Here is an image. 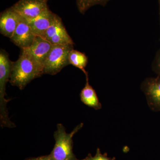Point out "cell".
Listing matches in <instances>:
<instances>
[{
    "label": "cell",
    "mask_w": 160,
    "mask_h": 160,
    "mask_svg": "<svg viewBox=\"0 0 160 160\" xmlns=\"http://www.w3.org/2000/svg\"><path fill=\"white\" fill-rule=\"evenodd\" d=\"M83 125V123H81L70 133H68L62 124H58L57 129L54 133L55 144L54 148L49 154L52 159L80 160L77 159L73 153L72 138L82 128Z\"/></svg>",
    "instance_id": "obj_2"
},
{
    "label": "cell",
    "mask_w": 160,
    "mask_h": 160,
    "mask_svg": "<svg viewBox=\"0 0 160 160\" xmlns=\"http://www.w3.org/2000/svg\"><path fill=\"white\" fill-rule=\"evenodd\" d=\"M86 76V84L80 93L81 101L86 106L95 110H99L102 108V104L100 102L95 90L89 84L88 74Z\"/></svg>",
    "instance_id": "obj_11"
},
{
    "label": "cell",
    "mask_w": 160,
    "mask_h": 160,
    "mask_svg": "<svg viewBox=\"0 0 160 160\" xmlns=\"http://www.w3.org/2000/svg\"><path fill=\"white\" fill-rule=\"evenodd\" d=\"M69 64L81 69L85 75L88 74L85 69L88 63V58L85 53L72 49L69 54Z\"/></svg>",
    "instance_id": "obj_12"
},
{
    "label": "cell",
    "mask_w": 160,
    "mask_h": 160,
    "mask_svg": "<svg viewBox=\"0 0 160 160\" xmlns=\"http://www.w3.org/2000/svg\"><path fill=\"white\" fill-rule=\"evenodd\" d=\"M21 17L11 7L1 13L0 32L1 34L10 38L19 23Z\"/></svg>",
    "instance_id": "obj_9"
},
{
    "label": "cell",
    "mask_w": 160,
    "mask_h": 160,
    "mask_svg": "<svg viewBox=\"0 0 160 160\" xmlns=\"http://www.w3.org/2000/svg\"><path fill=\"white\" fill-rule=\"evenodd\" d=\"M25 160H52L50 158L49 155H48L43 156L39 157L37 158H32L26 159Z\"/></svg>",
    "instance_id": "obj_18"
},
{
    "label": "cell",
    "mask_w": 160,
    "mask_h": 160,
    "mask_svg": "<svg viewBox=\"0 0 160 160\" xmlns=\"http://www.w3.org/2000/svg\"><path fill=\"white\" fill-rule=\"evenodd\" d=\"M116 158L108 157L106 152L102 154L99 148H98L96 154L94 156H92L90 153H89L85 159L80 160H115Z\"/></svg>",
    "instance_id": "obj_16"
},
{
    "label": "cell",
    "mask_w": 160,
    "mask_h": 160,
    "mask_svg": "<svg viewBox=\"0 0 160 160\" xmlns=\"http://www.w3.org/2000/svg\"><path fill=\"white\" fill-rule=\"evenodd\" d=\"M48 0H19L11 7L27 21L35 18L48 8Z\"/></svg>",
    "instance_id": "obj_5"
},
{
    "label": "cell",
    "mask_w": 160,
    "mask_h": 160,
    "mask_svg": "<svg viewBox=\"0 0 160 160\" xmlns=\"http://www.w3.org/2000/svg\"><path fill=\"white\" fill-rule=\"evenodd\" d=\"M43 74L44 67L22 50L18 59L12 62L9 82L12 86L22 90L32 80Z\"/></svg>",
    "instance_id": "obj_1"
},
{
    "label": "cell",
    "mask_w": 160,
    "mask_h": 160,
    "mask_svg": "<svg viewBox=\"0 0 160 160\" xmlns=\"http://www.w3.org/2000/svg\"><path fill=\"white\" fill-rule=\"evenodd\" d=\"M52 45H74V42L65 27L49 40Z\"/></svg>",
    "instance_id": "obj_13"
},
{
    "label": "cell",
    "mask_w": 160,
    "mask_h": 160,
    "mask_svg": "<svg viewBox=\"0 0 160 160\" xmlns=\"http://www.w3.org/2000/svg\"><path fill=\"white\" fill-rule=\"evenodd\" d=\"M141 89L152 111H160V77L147 78L142 82Z\"/></svg>",
    "instance_id": "obj_6"
},
{
    "label": "cell",
    "mask_w": 160,
    "mask_h": 160,
    "mask_svg": "<svg viewBox=\"0 0 160 160\" xmlns=\"http://www.w3.org/2000/svg\"><path fill=\"white\" fill-rule=\"evenodd\" d=\"M109 0H76L77 5L79 11L84 14L92 6L97 5H104Z\"/></svg>",
    "instance_id": "obj_14"
},
{
    "label": "cell",
    "mask_w": 160,
    "mask_h": 160,
    "mask_svg": "<svg viewBox=\"0 0 160 160\" xmlns=\"http://www.w3.org/2000/svg\"><path fill=\"white\" fill-rule=\"evenodd\" d=\"M65 26L63 25L62 19L59 17L58 16L53 24L47 29L41 37L49 41L52 36L56 34L58 32L62 29Z\"/></svg>",
    "instance_id": "obj_15"
},
{
    "label": "cell",
    "mask_w": 160,
    "mask_h": 160,
    "mask_svg": "<svg viewBox=\"0 0 160 160\" xmlns=\"http://www.w3.org/2000/svg\"><path fill=\"white\" fill-rule=\"evenodd\" d=\"M53 45L43 38L37 36L31 46L22 49L30 55L39 64L44 67V64Z\"/></svg>",
    "instance_id": "obj_8"
},
{
    "label": "cell",
    "mask_w": 160,
    "mask_h": 160,
    "mask_svg": "<svg viewBox=\"0 0 160 160\" xmlns=\"http://www.w3.org/2000/svg\"><path fill=\"white\" fill-rule=\"evenodd\" d=\"M12 62L8 54L3 50L0 52V121L2 127L13 128L15 125L10 121L7 108L9 100L5 98L6 84L11 75Z\"/></svg>",
    "instance_id": "obj_3"
},
{
    "label": "cell",
    "mask_w": 160,
    "mask_h": 160,
    "mask_svg": "<svg viewBox=\"0 0 160 160\" xmlns=\"http://www.w3.org/2000/svg\"></svg>",
    "instance_id": "obj_19"
},
{
    "label": "cell",
    "mask_w": 160,
    "mask_h": 160,
    "mask_svg": "<svg viewBox=\"0 0 160 160\" xmlns=\"http://www.w3.org/2000/svg\"><path fill=\"white\" fill-rule=\"evenodd\" d=\"M73 49V45H53L44 63V74L54 75L69 65V54Z\"/></svg>",
    "instance_id": "obj_4"
},
{
    "label": "cell",
    "mask_w": 160,
    "mask_h": 160,
    "mask_svg": "<svg viewBox=\"0 0 160 160\" xmlns=\"http://www.w3.org/2000/svg\"><path fill=\"white\" fill-rule=\"evenodd\" d=\"M152 69L158 74V76L160 77V50L158 52L154 62L152 64Z\"/></svg>",
    "instance_id": "obj_17"
},
{
    "label": "cell",
    "mask_w": 160,
    "mask_h": 160,
    "mask_svg": "<svg viewBox=\"0 0 160 160\" xmlns=\"http://www.w3.org/2000/svg\"><path fill=\"white\" fill-rule=\"evenodd\" d=\"M36 36L28 21L21 17L19 23L10 39L12 42L22 49L31 46Z\"/></svg>",
    "instance_id": "obj_7"
},
{
    "label": "cell",
    "mask_w": 160,
    "mask_h": 160,
    "mask_svg": "<svg viewBox=\"0 0 160 160\" xmlns=\"http://www.w3.org/2000/svg\"><path fill=\"white\" fill-rule=\"evenodd\" d=\"M58 16L48 8L35 18L27 21L35 35L42 37L53 24Z\"/></svg>",
    "instance_id": "obj_10"
}]
</instances>
